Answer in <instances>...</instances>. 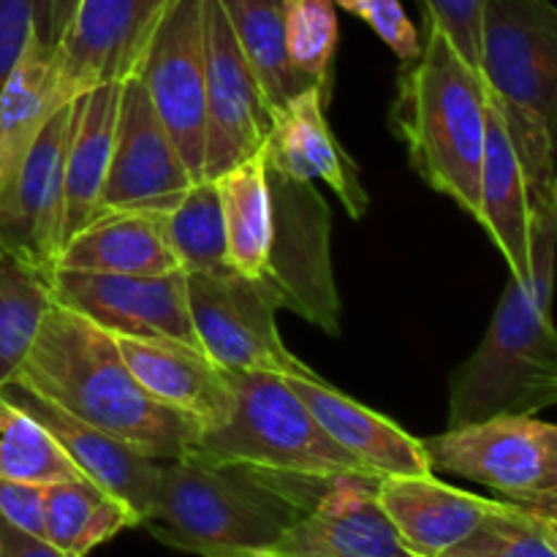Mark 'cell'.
<instances>
[{
    "label": "cell",
    "mask_w": 557,
    "mask_h": 557,
    "mask_svg": "<svg viewBox=\"0 0 557 557\" xmlns=\"http://www.w3.org/2000/svg\"><path fill=\"white\" fill-rule=\"evenodd\" d=\"M52 270L158 277L183 270L166 237V212H103L60 248Z\"/></svg>",
    "instance_id": "obj_22"
},
{
    "label": "cell",
    "mask_w": 557,
    "mask_h": 557,
    "mask_svg": "<svg viewBox=\"0 0 557 557\" xmlns=\"http://www.w3.org/2000/svg\"><path fill=\"white\" fill-rule=\"evenodd\" d=\"M487 0H422L424 22L438 27L473 71L482 74V25Z\"/></svg>",
    "instance_id": "obj_34"
},
{
    "label": "cell",
    "mask_w": 557,
    "mask_h": 557,
    "mask_svg": "<svg viewBox=\"0 0 557 557\" xmlns=\"http://www.w3.org/2000/svg\"><path fill=\"white\" fill-rule=\"evenodd\" d=\"M117 346L131 373L158 403L196 419L201 428L226 419L232 408L228 375L201 348L166 337H117Z\"/></svg>",
    "instance_id": "obj_21"
},
{
    "label": "cell",
    "mask_w": 557,
    "mask_h": 557,
    "mask_svg": "<svg viewBox=\"0 0 557 557\" xmlns=\"http://www.w3.org/2000/svg\"><path fill=\"white\" fill-rule=\"evenodd\" d=\"M557 212L533 215L531 275L511 277L476 351L455 370L449 428L533 417L557 403Z\"/></svg>",
    "instance_id": "obj_2"
},
{
    "label": "cell",
    "mask_w": 557,
    "mask_h": 557,
    "mask_svg": "<svg viewBox=\"0 0 557 557\" xmlns=\"http://www.w3.org/2000/svg\"><path fill=\"white\" fill-rule=\"evenodd\" d=\"M76 3L79 0H47V20H44V30L41 36L49 38V41H58L60 33L65 30V25L71 22L74 16Z\"/></svg>",
    "instance_id": "obj_39"
},
{
    "label": "cell",
    "mask_w": 557,
    "mask_h": 557,
    "mask_svg": "<svg viewBox=\"0 0 557 557\" xmlns=\"http://www.w3.org/2000/svg\"><path fill=\"white\" fill-rule=\"evenodd\" d=\"M44 511H47V487L0 476V517L5 522L30 536L44 539Z\"/></svg>",
    "instance_id": "obj_37"
},
{
    "label": "cell",
    "mask_w": 557,
    "mask_h": 557,
    "mask_svg": "<svg viewBox=\"0 0 557 557\" xmlns=\"http://www.w3.org/2000/svg\"><path fill=\"white\" fill-rule=\"evenodd\" d=\"M74 101L60 107L0 188V248L52 272L63 248V158Z\"/></svg>",
    "instance_id": "obj_15"
},
{
    "label": "cell",
    "mask_w": 557,
    "mask_h": 557,
    "mask_svg": "<svg viewBox=\"0 0 557 557\" xmlns=\"http://www.w3.org/2000/svg\"><path fill=\"white\" fill-rule=\"evenodd\" d=\"M221 5L272 112L310 90L288 60L286 0H221Z\"/></svg>",
    "instance_id": "obj_28"
},
{
    "label": "cell",
    "mask_w": 557,
    "mask_h": 557,
    "mask_svg": "<svg viewBox=\"0 0 557 557\" xmlns=\"http://www.w3.org/2000/svg\"><path fill=\"white\" fill-rule=\"evenodd\" d=\"M172 0H79L54 47L60 101L136 74Z\"/></svg>",
    "instance_id": "obj_11"
},
{
    "label": "cell",
    "mask_w": 557,
    "mask_h": 557,
    "mask_svg": "<svg viewBox=\"0 0 557 557\" xmlns=\"http://www.w3.org/2000/svg\"><path fill=\"white\" fill-rule=\"evenodd\" d=\"M348 14L359 16L364 25L373 27L375 36L403 60H417L422 54V36L403 11L400 0H332Z\"/></svg>",
    "instance_id": "obj_35"
},
{
    "label": "cell",
    "mask_w": 557,
    "mask_h": 557,
    "mask_svg": "<svg viewBox=\"0 0 557 557\" xmlns=\"http://www.w3.org/2000/svg\"><path fill=\"white\" fill-rule=\"evenodd\" d=\"M226 375L232 408L223 422L201 430L185 460L259 473L302 511L319 500L330 479L370 476L324 433L286 375L261 370H226Z\"/></svg>",
    "instance_id": "obj_3"
},
{
    "label": "cell",
    "mask_w": 557,
    "mask_h": 557,
    "mask_svg": "<svg viewBox=\"0 0 557 557\" xmlns=\"http://www.w3.org/2000/svg\"><path fill=\"white\" fill-rule=\"evenodd\" d=\"M120 87L123 82H112L74 98L63 158V245L103 215V183L112 158Z\"/></svg>",
    "instance_id": "obj_23"
},
{
    "label": "cell",
    "mask_w": 557,
    "mask_h": 557,
    "mask_svg": "<svg viewBox=\"0 0 557 557\" xmlns=\"http://www.w3.org/2000/svg\"><path fill=\"white\" fill-rule=\"evenodd\" d=\"M188 308L199 346L223 370H261L288 379H319L281 341L264 288L239 272H185Z\"/></svg>",
    "instance_id": "obj_9"
},
{
    "label": "cell",
    "mask_w": 557,
    "mask_h": 557,
    "mask_svg": "<svg viewBox=\"0 0 557 557\" xmlns=\"http://www.w3.org/2000/svg\"><path fill=\"white\" fill-rule=\"evenodd\" d=\"M136 76L194 183L207 180V71L201 0H172L152 33Z\"/></svg>",
    "instance_id": "obj_10"
},
{
    "label": "cell",
    "mask_w": 557,
    "mask_h": 557,
    "mask_svg": "<svg viewBox=\"0 0 557 557\" xmlns=\"http://www.w3.org/2000/svg\"><path fill=\"white\" fill-rule=\"evenodd\" d=\"M326 101L315 87L294 96L286 107L272 112L261 156L270 172L294 180H321L335 190L354 221H362L370 210V196L359 180L357 163L337 145L326 123Z\"/></svg>",
    "instance_id": "obj_18"
},
{
    "label": "cell",
    "mask_w": 557,
    "mask_h": 557,
    "mask_svg": "<svg viewBox=\"0 0 557 557\" xmlns=\"http://www.w3.org/2000/svg\"><path fill=\"white\" fill-rule=\"evenodd\" d=\"M335 9L332 0H286V49L292 69L305 87H315L324 101H330L337 49Z\"/></svg>",
    "instance_id": "obj_32"
},
{
    "label": "cell",
    "mask_w": 557,
    "mask_h": 557,
    "mask_svg": "<svg viewBox=\"0 0 557 557\" xmlns=\"http://www.w3.org/2000/svg\"><path fill=\"white\" fill-rule=\"evenodd\" d=\"M444 557H557V547L531 511L500 500L498 509Z\"/></svg>",
    "instance_id": "obj_33"
},
{
    "label": "cell",
    "mask_w": 557,
    "mask_h": 557,
    "mask_svg": "<svg viewBox=\"0 0 557 557\" xmlns=\"http://www.w3.org/2000/svg\"><path fill=\"white\" fill-rule=\"evenodd\" d=\"M11 381L152 460H185L205 430L136 381L112 332L60 302L47 310Z\"/></svg>",
    "instance_id": "obj_1"
},
{
    "label": "cell",
    "mask_w": 557,
    "mask_h": 557,
    "mask_svg": "<svg viewBox=\"0 0 557 557\" xmlns=\"http://www.w3.org/2000/svg\"><path fill=\"white\" fill-rule=\"evenodd\" d=\"M52 302V272L0 248V389L25 362Z\"/></svg>",
    "instance_id": "obj_29"
},
{
    "label": "cell",
    "mask_w": 557,
    "mask_h": 557,
    "mask_svg": "<svg viewBox=\"0 0 557 557\" xmlns=\"http://www.w3.org/2000/svg\"><path fill=\"white\" fill-rule=\"evenodd\" d=\"M205 9L207 71V180L248 161L264 147L272 109L245 60L221 0H201Z\"/></svg>",
    "instance_id": "obj_12"
},
{
    "label": "cell",
    "mask_w": 557,
    "mask_h": 557,
    "mask_svg": "<svg viewBox=\"0 0 557 557\" xmlns=\"http://www.w3.org/2000/svg\"><path fill=\"white\" fill-rule=\"evenodd\" d=\"M517 506H522V509L533 511V515H539V517L557 520V490L555 493L542 495V498H533V500H528V504H517Z\"/></svg>",
    "instance_id": "obj_40"
},
{
    "label": "cell",
    "mask_w": 557,
    "mask_h": 557,
    "mask_svg": "<svg viewBox=\"0 0 557 557\" xmlns=\"http://www.w3.org/2000/svg\"><path fill=\"white\" fill-rule=\"evenodd\" d=\"M392 128L408 150L413 172L479 218L487 87L457 54L449 38L424 22L422 54L403 63L392 103Z\"/></svg>",
    "instance_id": "obj_4"
},
{
    "label": "cell",
    "mask_w": 557,
    "mask_h": 557,
    "mask_svg": "<svg viewBox=\"0 0 557 557\" xmlns=\"http://www.w3.org/2000/svg\"><path fill=\"white\" fill-rule=\"evenodd\" d=\"M166 237L183 272H228L226 221L215 180L188 188L174 210L166 212Z\"/></svg>",
    "instance_id": "obj_30"
},
{
    "label": "cell",
    "mask_w": 557,
    "mask_h": 557,
    "mask_svg": "<svg viewBox=\"0 0 557 557\" xmlns=\"http://www.w3.org/2000/svg\"><path fill=\"white\" fill-rule=\"evenodd\" d=\"M533 515V511H531ZM536 517L539 522H542V528H544V533H547L549 539H553V544L557 547V520H549V517H539V515H533Z\"/></svg>",
    "instance_id": "obj_41"
},
{
    "label": "cell",
    "mask_w": 557,
    "mask_h": 557,
    "mask_svg": "<svg viewBox=\"0 0 557 557\" xmlns=\"http://www.w3.org/2000/svg\"><path fill=\"white\" fill-rule=\"evenodd\" d=\"M433 471L455 473L528 504L557 490V424L536 417H493L424 441Z\"/></svg>",
    "instance_id": "obj_8"
},
{
    "label": "cell",
    "mask_w": 557,
    "mask_h": 557,
    "mask_svg": "<svg viewBox=\"0 0 557 557\" xmlns=\"http://www.w3.org/2000/svg\"><path fill=\"white\" fill-rule=\"evenodd\" d=\"M305 511L245 468L161 462L141 525L169 547L201 557H261Z\"/></svg>",
    "instance_id": "obj_6"
},
{
    "label": "cell",
    "mask_w": 557,
    "mask_h": 557,
    "mask_svg": "<svg viewBox=\"0 0 557 557\" xmlns=\"http://www.w3.org/2000/svg\"><path fill=\"white\" fill-rule=\"evenodd\" d=\"M479 223L500 256L511 277L531 275L533 215L528 201L525 174L517 158L504 117L487 98V134H484L482 180H479Z\"/></svg>",
    "instance_id": "obj_24"
},
{
    "label": "cell",
    "mask_w": 557,
    "mask_h": 557,
    "mask_svg": "<svg viewBox=\"0 0 557 557\" xmlns=\"http://www.w3.org/2000/svg\"><path fill=\"white\" fill-rule=\"evenodd\" d=\"M226 221L228 264L234 272L259 281L272 243V199L261 152L215 177Z\"/></svg>",
    "instance_id": "obj_26"
},
{
    "label": "cell",
    "mask_w": 557,
    "mask_h": 557,
    "mask_svg": "<svg viewBox=\"0 0 557 557\" xmlns=\"http://www.w3.org/2000/svg\"><path fill=\"white\" fill-rule=\"evenodd\" d=\"M482 79L522 163L531 215L557 212V5L553 0H487Z\"/></svg>",
    "instance_id": "obj_5"
},
{
    "label": "cell",
    "mask_w": 557,
    "mask_h": 557,
    "mask_svg": "<svg viewBox=\"0 0 557 557\" xmlns=\"http://www.w3.org/2000/svg\"><path fill=\"white\" fill-rule=\"evenodd\" d=\"M375 495L397 536L417 557L449 555L500 506L495 498L438 482L433 473L379 479Z\"/></svg>",
    "instance_id": "obj_20"
},
{
    "label": "cell",
    "mask_w": 557,
    "mask_h": 557,
    "mask_svg": "<svg viewBox=\"0 0 557 557\" xmlns=\"http://www.w3.org/2000/svg\"><path fill=\"white\" fill-rule=\"evenodd\" d=\"M379 479L335 476L261 557H417L375 495Z\"/></svg>",
    "instance_id": "obj_16"
},
{
    "label": "cell",
    "mask_w": 557,
    "mask_h": 557,
    "mask_svg": "<svg viewBox=\"0 0 557 557\" xmlns=\"http://www.w3.org/2000/svg\"><path fill=\"white\" fill-rule=\"evenodd\" d=\"M272 243L259 283L277 310H292L326 335H341V297L332 272V215L308 180L267 169Z\"/></svg>",
    "instance_id": "obj_7"
},
{
    "label": "cell",
    "mask_w": 557,
    "mask_h": 557,
    "mask_svg": "<svg viewBox=\"0 0 557 557\" xmlns=\"http://www.w3.org/2000/svg\"><path fill=\"white\" fill-rule=\"evenodd\" d=\"M0 476L49 487L82 473L38 419L0 395Z\"/></svg>",
    "instance_id": "obj_31"
},
{
    "label": "cell",
    "mask_w": 557,
    "mask_h": 557,
    "mask_svg": "<svg viewBox=\"0 0 557 557\" xmlns=\"http://www.w3.org/2000/svg\"><path fill=\"white\" fill-rule=\"evenodd\" d=\"M294 395L308 406L324 433L346 449L375 479L424 476L433 473L424 441L408 435L400 424L373 408L351 400L321 379H288Z\"/></svg>",
    "instance_id": "obj_19"
},
{
    "label": "cell",
    "mask_w": 557,
    "mask_h": 557,
    "mask_svg": "<svg viewBox=\"0 0 557 557\" xmlns=\"http://www.w3.org/2000/svg\"><path fill=\"white\" fill-rule=\"evenodd\" d=\"M52 294L54 302L117 337H166L201 348L183 270L158 277L52 270Z\"/></svg>",
    "instance_id": "obj_14"
},
{
    "label": "cell",
    "mask_w": 557,
    "mask_h": 557,
    "mask_svg": "<svg viewBox=\"0 0 557 557\" xmlns=\"http://www.w3.org/2000/svg\"><path fill=\"white\" fill-rule=\"evenodd\" d=\"M47 0H0V92L14 74L33 30H44Z\"/></svg>",
    "instance_id": "obj_36"
},
{
    "label": "cell",
    "mask_w": 557,
    "mask_h": 557,
    "mask_svg": "<svg viewBox=\"0 0 557 557\" xmlns=\"http://www.w3.org/2000/svg\"><path fill=\"white\" fill-rule=\"evenodd\" d=\"M60 107L65 103L58 92L54 47L36 27L0 92V188L20 169L33 141Z\"/></svg>",
    "instance_id": "obj_25"
},
{
    "label": "cell",
    "mask_w": 557,
    "mask_h": 557,
    "mask_svg": "<svg viewBox=\"0 0 557 557\" xmlns=\"http://www.w3.org/2000/svg\"><path fill=\"white\" fill-rule=\"evenodd\" d=\"M194 177L177 145L158 117L139 76L120 87L112 158L103 183V212H169L188 194Z\"/></svg>",
    "instance_id": "obj_13"
},
{
    "label": "cell",
    "mask_w": 557,
    "mask_h": 557,
    "mask_svg": "<svg viewBox=\"0 0 557 557\" xmlns=\"http://www.w3.org/2000/svg\"><path fill=\"white\" fill-rule=\"evenodd\" d=\"M0 395L14 403V406L25 408L33 419H38L58 438V444L63 446L71 462L79 468L82 476L107 490L117 500H123L139 517V522L147 520L152 500H156L161 460H152V457L141 455L134 446L117 441L114 435L79 422L76 417L65 413L63 408L44 400L27 386L16 384V381H9L0 389Z\"/></svg>",
    "instance_id": "obj_17"
},
{
    "label": "cell",
    "mask_w": 557,
    "mask_h": 557,
    "mask_svg": "<svg viewBox=\"0 0 557 557\" xmlns=\"http://www.w3.org/2000/svg\"><path fill=\"white\" fill-rule=\"evenodd\" d=\"M0 557H65L47 539L30 536L0 517Z\"/></svg>",
    "instance_id": "obj_38"
},
{
    "label": "cell",
    "mask_w": 557,
    "mask_h": 557,
    "mask_svg": "<svg viewBox=\"0 0 557 557\" xmlns=\"http://www.w3.org/2000/svg\"><path fill=\"white\" fill-rule=\"evenodd\" d=\"M136 525H141L139 517L90 479L82 476L47 487L44 539L65 557H87L98 544Z\"/></svg>",
    "instance_id": "obj_27"
}]
</instances>
